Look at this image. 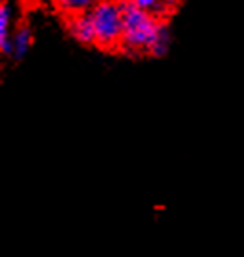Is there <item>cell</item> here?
I'll return each mask as SVG.
<instances>
[{"instance_id":"6da1fadb","label":"cell","mask_w":244,"mask_h":257,"mask_svg":"<svg viewBox=\"0 0 244 257\" xmlns=\"http://www.w3.org/2000/svg\"><path fill=\"white\" fill-rule=\"evenodd\" d=\"M125 32H123L121 50L129 55H151L154 44L167 28V22L149 15L144 10L127 0L123 2Z\"/></svg>"},{"instance_id":"52a82bcc","label":"cell","mask_w":244,"mask_h":257,"mask_svg":"<svg viewBox=\"0 0 244 257\" xmlns=\"http://www.w3.org/2000/svg\"><path fill=\"white\" fill-rule=\"evenodd\" d=\"M97 2H127V0H97Z\"/></svg>"},{"instance_id":"7a4b0ae2","label":"cell","mask_w":244,"mask_h":257,"mask_svg":"<svg viewBox=\"0 0 244 257\" xmlns=\"http://www.w3.org/2000/svg\"><path fill=\"white\" fill-rule=\"evenodd\" d=\"M90 19L96 32V46L106 52L121 50L125 32L123 2H97L90 11Z\"/></svg>"},{"instance_id":"8992f818","label":"cell","mask_w":244,"mask_h":257,"mask_svg":"<svg viewBox=\"0 0 244 257\" xmlns=\"http://www.w3.org/2000/svg\"><path fill=\"white\" fill-rule=\"evenodd\" d=\"M136 8L144 10L149 15L156 17V19H162L165 21V17L171 15L173 11L178 8V2L180 0H131Z\"/></svg>"},{"instance_id":"277c9868","label":"cell","mask_w":244,"mask_h":257,"mask_svg":"<svg viewBox=\"0 0 244 257\" xmlns=\"http://www.w3.org/2000/svg\"><path fill=\"white\" fill-rule=\"evenodd\" d=\"M50 4L55 10V13H59L64 21H68L74 17L90 13L94 6L97 4V0H50Z\"/></svg>"},{"instance_id":"3957f363","label":"cell","mask_w":244,"mask_h":257,"mask_svg":"<svg viewBox=\"0 0 244 257\" xmlns=\"http://www.w3.org/2000/svg\"><path fill=\"white\" fill-rule=\"evenodd\" d=\"M66 32L74 41H77L83 46H96V32H94V24H92L90 13L86 15L74 17L64 21Z\"/></svg>"},{"instance_id":"5b68a950","label":"cell","mask_w":244,"mask_h":257,"mask_svg":"<svg viewBox=\"0 0 244 257\" xmlns=\"http://www.w3.org/2000/svg\"><path fill=\"white\" fill-rule=\"evenodd\" d=\"M11 44H13V52H11V61H22L28 55L30 48L33 44V33L32 28L28 26L26 22H22L13 30V35H11Z\"/></svg>"}]
</instances>
